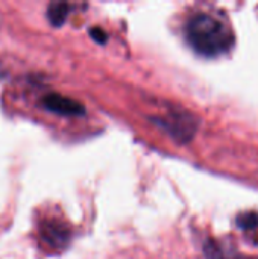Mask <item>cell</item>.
<instances>
[{
	"label": "cell",
	"instance_id": "5",
	"mask_svg": "<svg viewBox=\"0 0 258 259\" xmlns=\"http://www.w3.org/2000/svg\"><path fill=\"white\" fill-rule=\"evenodd\" d=\"M204 255L207 259H255L246 256L228 244H222L216 240H207L204 243Z\"/></svg>",
	"mask_w": 258,
	"mask_h": 259
},
{
	"label": "cell",
	"instance_id": "8",
	"mask_svg": "<svg viewBox=\"0 0 258 259\" xmlns=\"http://www.w3.org/2000/svg\"><path fill=\"white\" fill-rule=\"evenodd\" d=\"M90 36L99 44H105L108 41V33L102 27H91L90 29Z\"/></svg>",
	"mask_w": 258,
	"mask_h": 259
},
{
	"label": "cell",
	"instance_id": "3",
	"mask_svg": "<svg viewBox=\"0 0 258 259\" xmlns=\"http://www.w3.org/2000/svg\"><path fill=\"white\" fill-rule=\"evenodd\" d=\"M41 105L46 111L62 115V117H82L85 115V106L67 96L58 94V93H50L46 94L41 99Z\"/></svg>",
	"mask_w": 258,
	"mask_h": 259
},
{
	"label": "cell",
	"instance_id": "6",
	"mask_svg": "<svg viewBox=\"0 0 258 259\" xmlns=\"http://www.w3.org/2000/svg\"><path fill=\"white\" fill-rule=\"evenodd\" d=\"M70 14V5L67 2H52L47 6L46 17L49 23L55 27H59L65 23L67 17Z\"/></svg>",
	"mask_w": 258,
	"mask_h": 259
},
{
	"label": "cell",
	"instance_id": "7",
	"mask_svg": "<svg viewBox=\"0 0 258 259\" xmlns=\"http://www.w3.org/2000/svg\"><path fill=\"white\" fill-rule=\"evenodd\" d=\"M237 228L245 234H255L258 232V212L257 211H246L237 215Z\"/></svg>",
	"mask_w": 258,
	"mask_h": 259
},
{
	"label": "cell",
	"instance_id": "4",
	"mask_svg": "<svg viewBox=\"0 0 258 259\" xmlns=\"http://www.w3.org/2000/svg\"><path fill=\"white\" fill-rule=\"evenodd\" d=\"M40 234H41L43 241L56 250L64 249L71 238V232L67 228V225L64 222L55 220V219H49V220L43 222L40 226Z\"/></svg>",
	"mask_w": 258,
	"mask_h": 259
},
{
	"label": "cell",
	"instance_id": "2",
	"mask_svg": "<svg viewBox=\"0 0 258 259\" xmlns=\"http://www.w3.org/2000/svg\"><path fill=\"white\" fill-rule=\"evenodd\" d=\"M151 120L181 144L192 141L199 127L198 118L184 109H172L164 115H152Z\"/></svg>",
	"mask_w": 258,
	"mask_h": 259
},
{
	"label": "cell",
	"instance_id": "1",
	"mask_svg": "<svg viewBox=\"0 0 258 259\" xmlns=\"http://www.w3.org/2000/svg\"><path fill=\"white\" fill-rule=\"evenodd\" d=\"M184 33L189 46L198 55L205 58L222 56L236 44L233 29L208 12L193 14L186 23Z\"/></svg>",
	"mask_w": 258,
	"mask_h": 259
}]
</instances>
